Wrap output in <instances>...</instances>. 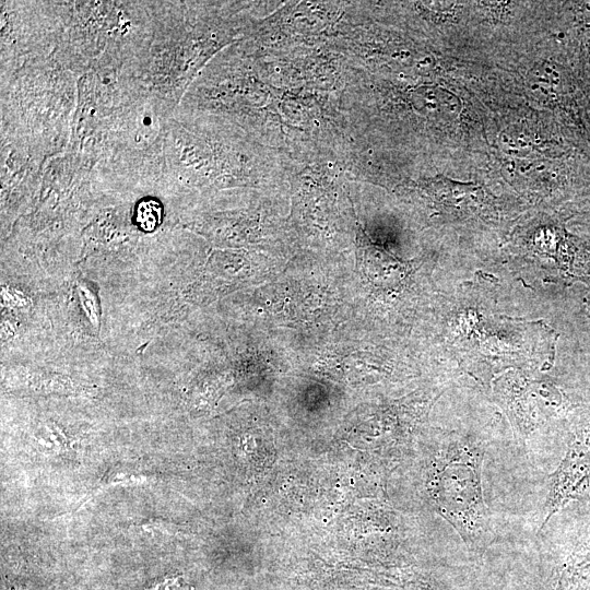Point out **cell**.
<instances>
[{"mask_svg": "<svg viewBox=\"0 0 590 590\" xmlns=\"http://www.w3.org/2000/svg\"><path fill=\"white\" fill-rule=\"evenodd\" d=\"M1 133L23 139L49 158L69 146L76 75L54 55L1 76Z\"/></svg>", "mask_w": 590, "mask_h": 590, "instance_id": "obj_1", "label": "cell"}, {"mask_svg": "<svg viewBox=\"0 0 590 590\" xmlns=\"http://www.w3.org/2000/svg\"><path fill=\"white\" fill-rule=\"evenodd\" d=\"M484 449L471 436L451 435L433 457L426 482L437 512L479 554L494 539L482 484Z\"/></svg>", "mask_w": 590, "mask_h": 590, "instance_id": "obj_2", "label": "cell"}, {"mask_svg": "<svg viewBox=\"0 0 590 590\" xmlns=\"http://www.w3.org/2000/svg\"><path fill=\"white\" fill-rule=\"evenodd\" d=\"M590 497V415L574 429L564 458L548 476L542 530L567 504Z\"/></svg>", "mask_w": 590, "mask_h": 590, "instance_id": "obj_3", "label": "cell"}, {"mask_svg": "<svg viewBox=\"0 0 590 590\" xmlns=\"http://www.w3.org/2000/svg\"><path fill=\"white\" fill-rule=\"evenodd\" d=\"M178 577L166 576L161 578L143 590H175L178 587Z\"/></svg>", "mask_w": 590, "mask_h": 590, "instance_id": "obj_4", "label": "cell"}, {"mask_svg": "<svg viewBox=\"0 0 590 590\" xmlns=\"http://www.w3.org/2000/svg\"><path fill=\"white\" fill-rule=\"evenodd\" d=\"M585 306H586L587 314L590 316V292L585 299Z\"/></svg>", "mask_w": 590, "mask_h": 590, "instance_id": "obj_5", "label": "cell"}]
</instances>
